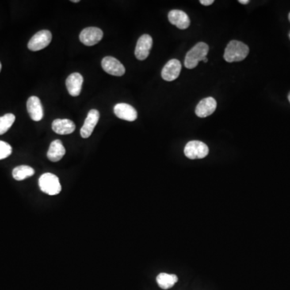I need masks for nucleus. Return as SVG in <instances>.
Wrapping results in <instances>:
<instances>
[{
    "mask_svg": "<svg viewBox=\"0 0 290 290\" xmlns=\"http://www.w3.org/2000/svg\"><path fill=\"white\" fill-rule=\"evenodd\" d=\"M249 54V46L238 40H231L225 49L223 58L226 62L230 63L241 62L248 57Z\"/></svg>",
    "mask_w": 290,
    "mask_h": 290,
    "instance_id": "nucleus-1",
    "label": "nucleus"
},
{
    "mask_svg": "<svg viewBox=\"0 0 290 290\" xmlns=\"http://www.w3.org/2000/svg\"><path fill=\"white\" fill-rule=\"evenodd\" d=\"M178 280V277L174 274L160 273L157 277V282L162 289H169L172 288Z\"/></svg>",
    "mask_w": 290,
    "mask_h": 290,
    "instance_id": "nucleus-18",
    "label": "nucleus"
},
{
    "mask_svg": "<svg viewBox=\"0 0 290 290\" xmlns=\"http://www.w3.org/2000/svg\"><path fill=\"white\" fill-rule=\"evenodd\" d=\"M35 173V170L28 165H20L15 168L12 171V176L16 181H23L24 179L32 177Z\"/></svg>",
    "mask_w": 290,
    "mask_h": 290,
    "instance_id": "nucleus-19",
    "label": "nucleus"
},
{
    "mask_svg": "<svg viewBox=\"0 0 290 290\" xmlns=\"http://www.w3.org/2000/svg\"><path fill=\"white\" fill-rule=\"evenodd\" d=\"M12 148L9 143L0 140V160L5 159L11 156Z\"/></svg>",
    "mask_w": 290,
    "mask_h": 290,
    "instance_id": "nucleus-21",
    "label": "nucleus"
},
{
    "mask_svg": "<svg viewBox=\"0 0 290 290\" xmlns=\"http://www.w3.org/2000/svg\"><path fill=\"white\" fill-rule=\"evenodd\" d=\"M153 38L148 34L140 36L138 40L135 50V56L139 61H143L149 57V53L153 47Z\"/></svg>",
    "mask_w": 290,
    "mask_h": 290,
    "instance_id": "nucleus-8",
    "label": "nucleus"
},
{
    "mask_svg": "<svg viewBox=\"0 0 290 290\" xmlns=\"http://www.w3.org/2000/svg\"><path fill=\"white\" fill-rule=\"evenodd\" d=\"M200 4H203L204 6H210L211 4H214V0H201Z\"/></svg>",
    "mask_w": 290,
    "mask_h": 290,
    "instance_id": "nucleus-22",
    "label": "nucleus"
},
{
    "mask_svg": "<svg viewBox=\"0 0 290 290\" xmlns=\"http://www.w3.org/2000/svg\"><path fill=\"white\" fill-rule=\"evenodd\" d=\"M288 20H289V21H290V13H289V14H288Z\"/></svg>",
    "mask_w": 290,
    "mask_h": 290,
    "instance_id": "nucleus-28",
    "label": "nucleus"
},
{
    "mask_svg": "<svg viewBox=\"0 0 290 290\" xmlns=\"http://www.w3.org/2000/svg\"><path fill=\"white\" fill-rule=\"evenodd\" d=\"M52 40V34L49 30H41L36 32L29 40L28 48L31 51H39L46 48Z\"/></svg>",
    "mask_w": 290,
    "mask_h": 290,
    "instance_id": "nucleus-5",
    "label": "nucleus"
},
{
    "mask_svg": "<svg viewBox=\"0 0 290 290\" xmlns=\"http://www.w3.org/2000/svg\"><path fill=\"white\" fill-rule=\"evenodd\" d=\"M39 186L43 193L51 196L58 195L62 190L59 178L56 175L50 173H44L40 176L39 178Z\"/></svg>",
    "mask_w": 290,
    "mask_h": 290,
    "instance_id": "nucleus-3",
    "label": "nucleus"
},
{
    "mask_svg": "<svg viewBox=\"0 0 290 290\" xmlns=\"http://www.w3.org/2000/svg\"><path fill=\"white\" fill-rule=\"evenodd\" d=\"M288 101H289V103H290V93H288Z\"/></svg>",
    "mask_w": 290,
    "mask_h": 290,
    "instance_id": "nucleus-27",
    "label": "nucleus"
},
{
    "mask_svg": "<svg viewBox=\"0 0 290 290\" xmlns=\"http://www.w3.org/2000/svg\"><path fill=\"white\" fill-rule=\"evenodd\" d=\"M100 114L97 110L93 109L89 111L85 123L80 131V134L82 138L86 139L91 135L94 127H96L98 122L100 120Z\"/></svg>",
    "mask_w": 290,
    "mask_h": 290,
    "instance_id": "nucleus-10",
    "label": "nucleus"
},
{
    "mask_svg": "<svg viewBox=\"0 0 290 290\" xmlns=\"http://www.w3.org/2000/svg\"><path fill=\"white\" fill-rule=\"evenodd\" d=\"M217 108V102L214 98H206L199 102L195 109L196 116L200 118L210 116L215 112Z\"/></svg>",
    "mask_w": 290,
    "mask_h": 290,
    "instance_id": "nucleus-11",
    "label": "nucleus"
},
{
    "mask_svg": "<svg viewBox=\"0 0 290 290\" xmlns=\"http://www.w3.org/2000/svg\"><path fill=\"white\" fill-rule=\"evenodd\" d=\"M104 37V32L100 28L89 27L84 28L80 33V40L86 46H93L98 44Z\"/></svg>",
    "mask_w": 290,
    "mask_h": 290,
    "instance_id": "nucleus-6",
    "label": "nucleus"
},
{
    "mask_svg": "<svg viewBox=\"0 0 290 290\" xmlns=\"http://www.w3.org/2000/svg\"><path fill=\"white\" fill-rule=\"evenodd\" d=\"M71 2H73V3H79V0H73V1H71Z\"/></svg>",
    "mask_w": 290,
    "mask_h": 290,
    "instance_id": "nucleus-25",
    "label": "nucleus"
},
{
    "mask_svg": "<svg viewBox=\"0 0 290 290\" xmlns=\"http://www.w3.org/2000/svg\"><path fill=\"white\" fill-rule=\"evenodd\" d=\"M75 128V124L70 119H57L52 123L53 131L59 135H69L73 133Z\"/></svg>",
    "mask_w": 290,
    "mask_h": 290,
    "instance_id": "nucleus-16",
    "label": "nucleus"
},
{
    "mask_svg": "<svg viewBox=\"0 0 290 290\" xmlns=\"http://www.w3.org/2000/svg\"><path fill=\"white\" fill-rule=\"evenodd\" d=\"M27 109L30 117L34 121H40L44 116V110L43 106L39 98L36 96H32L28 99L27 102Z\"/></svg>",
    "mask_w": 290,
    "mask_h": 290,
    "instance_id": "nucleus-12",
    "label": "nucleus"
},
{
    "mask_svg": "<svg viewBox=\"0 0 290 290\" xmlns=\"http://www.w3.org/2000/svg\"><path fill=\"white\" fill-rule=\"evenodd\" d=\"M184 153L189 159H203L208 155L209 148L203 142L192 140L185 145Z\"/></svg>",
    "mask_w": 290,
    "mask_h": 290,
    "instance_id": "nucleus-4",
    "label": "nucleus"
},
{
    "mask_svg": "<svg viewBox=\"0 0 290 290\" xmlns=\"http://www.w3.org/2000/svg\"><path fill=\"white\" fill-rule=\"evenodd\" d=\"M102 67L111 75L120 77L125 74V68L119 60L113 57H106L102 61Z\"/></svg>",
    "mask_w": 290,
    "mask_h": 290,
    "instance_id": "nucleus-7",
    "label": "nucleus"
},
{
    "mask_svg": "<svg viewBox=\"0 0 290 290\" xmlns=\"http://www.w3.org/2000/svg\"><path fill=\"white\" fill-rule=\"evenodd\" d=\"M114 113L118 118L126 121H135L137 119V112L129 104H116L114 108Z\"/></svg>",
    "mask_w": 290,
    "mask_h": 290,
    "instance_id": "nucleus-13",
    "label": "nucleus"
},
{
    "mask_svg": "<svg viewBox=\"0 0 290 290\" xmlns=\"http://www.w3.org/2000/svg\"><path fill=\"white\" fill-rule=\"evenodd\" d=\"M203 62H204L205 63H207L208 62V59L207 58H205L203 60Z\"/></svg>",
    "mask_w": 290,
    "mask_h": 290,
    "instance_id": "nucleus-24",
    "label": "nucleus"
},
{
    "mask_svg": "<svg viewBox=\"0 0 290 290\" xmlns=\"http://www.w3.org/2000/svg\"><path fill=\"white\" fill-rule=\"evenodd\" d=\"M82 84H83V77L79 73L70 74L66 79V88L69 93L73 97H77L81 93Z\"/></svg>",
    "mask_w": 290,
    "mask_h": 290,
    "instance_id": "nucleus-15",
    "label": "nucleus"
},
{
    "mask_svg": "<svg viewBox=\"0 0 290 290\" xmlns=\"http://www.w3.org/2000/svg\"><path fill=\"white\" fill-rule=\"evenodd\" d=\"M15 120L16 116L13 114H6L2 117H0V135H4L10 129Z\"/></svg>",
    "mask_w": 290,
    "mask_h": 290,
    "instance_id": "nucleus-20",
    "label": "nucleus"
},
{
    "mask_svg": "<svg viewBox=\"0 0 290 290\" xmlns=\"http://www.w3.org/2000/svg\"><path fill=\"white\" fill-rule=\"evenodd\" d=\"M181 71V64L178 60L172 59L165 64L161 71V77L165 81L172 82L177 79Z\"/></svg>",
    "mask_w": 290,
    "mask_h": 290,
    "instance_id": "nucleus-9",
    "label": "nucleus"
},
{
    "mask_svg": "<svg viewBox=\"0 0 290 290\" xmlns=\"http://www.w3.org/2000/svg\"><path fill=\"white\" fill-rule=\"evenodd\" d=\"M238 3L242 4H248L249 3V0H239Z\"/></svg>",
    "mask_w": 290,
    "mask_h": 290,
    "instance_id": "nucleus-23",
    "label": "nucleus"
},
{
    "mask_svg": "<svg viewBox=\"0 0 290 290\" xmlns=\"http://www.w3.org/2000/svg\"><path fill=\"white\" fill-rule=\"evenodd\" d=\"M1 70H2V64L0 62V72H1Z\"/></svg>",
    "mask_w": 290,
    "mask_h": 290,
    "instance_id": "nucleus-26",
    "label": "nucleus"
},
{
    "mask_svg": "<svg viewBox=\"0 0 290 290\" xmlns=\"http://www.w3.org/2000/svg\"><path fill=\"white\" fill-rule=\"evenodd\" d=\"M209 52L208 44L204 42H199L196 45L189 50L185 55V64L187 69H194L199 65V62H202L205 58H207Z\"/></svg>",
    "mask_w": 290,
    "mask_h": 290,
    "instance_id": "nucleus-2",
    "label": "nucleus"
},
{
    "mask_svg": "<svg viewBox=\"0 0 290 290\" xmlns=\"http://www.w3.org/2000/svg\"><path fill=\"white\" fill-rule=\"evenodd\" d=\"M289 38H290V33H289Z\"/></svg>",
    "mask_w": 290,
    "mask_h": 290,
    "instance_id": "nucleus-29",
    "label": "nucleus"
},
{
    "mask_svg": "<svg viewBox=\"0 0 290 290\" xmlns=\"http://www.w3.org/2000/svg\"><path fill=\"white\" fill-rule=\"evenodd\" d=\"M65 154H66V149L64 147L63 143L59 139H56L50 144L47 153V157L53 162H58L62 159Z\"/></svg>",
    "mask_w": 290,
    "mask_h": 290,
    "instance_id": "nucleus-17",
    "label": "nucleus"
},
{
    "mask_svg": "<svg viewBox=\"0 0 290 290\" xmlns=\"http://www.w3.org/2000/svg\"><path fill=\"white\" fill-rule=\"evenodd\" d=\"M169 22L177 26L179 29L184 30L189 28L190 20L189 16L181 10H172L168 15Z\"/></svg>",
    "mask_w": 290,
    "mask_h": 290,
    "instance_id": "nucleus-14",
    "label": "nucleus"
}]
</instances>
